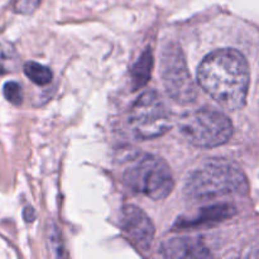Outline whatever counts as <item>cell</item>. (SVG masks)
I'll return each mask as SVG.
<instances>
[{"label":"cell","instance_id":"1","mask_svg":"<svg viewBox=\"0 0 259 259\" xmlns=\"http://www.w3.org/2000/svg\"><path fill=\"white\" fill-rule=\"evenodd\" d=\"M197 81L200 88L220 106L238 110L247 103L249 66L239 51L233 48L217 50L200 63Z\"/></svg>","mask_w":259,"mask_h":259},{"label":"cell","instance_id":"2","mask_svg":"<svg viewBox=\"0 0 259 259\" xmlns=\"http://www.w3.org/2000/svg\"><path fill=\"white\" fill-rule=\"evenodd\" d=\"M248 191L247 177L233 162L209 159L191 172L185 184V196L191 201H211Z\"/></svg>","mask_w":259,"mask_h":259},{"label":"cell","instance_id":"3","mask_svg":"<svg viewBox=\"0 0 259 259\" xmlns=\"http://www.w3.org/2000/svg\"><path fill=\"white\" fill-rule=\"evenodd\" d=\"M124 184L131 191L158 201L172 192L175 186L169 166L163 158L144 154L125 169Z\"/></svg>","mask_w":259,"mask_h":259},{"label":"cell","instance_id":"4","mask_svg":"<svg viewBox=\"0 0 259 259\" xmlns=\"http://www.w3.org/2000/svg\"><path fill=\"white\" fill-rule=\"evenodd\" d=\"M180 132L192 146L214 148L227 143L233 134V124L225 114L211 109L189 111L180 120Z\"/></svg>","mask_w":259,"mask_h":259},{"label":"cell","instance_id":"5","mask_svg":"<svg viewBox=\"0 0 259 259\" xmlns=\"http://www.w3.org/2000/svg\"><path fill=\"white\" fill-rule=\"evenodd\" d=\"M129 126L137 138L153 139L171 129V115L156 91H146L133 104Z\"/></svg>","mask_w":259,"mask_h":259},{"label":"cell","instance_id":"6","mask_svg":"<svg viewBox=\"0 0 259 259\" xmlns=\"http://www.w3.org/2000/svg\"><path fill=\"white\" fill-rule=\"evenodd\" d=\"M162 80L166 93L177 103L190 104L196 99L197 89L179 46L171 45L164 50L162 57Z\"/></svg>","mask_w":259,"mask_h":259},{"label":"cell","instance_id":"7","mask_svg":"<svg viewBox=\"0 0 259 259\" xmlns=\"http://www.w3.org/2000/svg\"><path fill=\"white\" fill-rule=\"evenodd\" d=\"M120 224L121 229L137 247L143 250L151 247L154 238V227L143 210L134 205L124 206Z\"/></svg>","mask_w":259,"mask_h":259},{"label":"cell","instance_id":"8","mask_svg":"<svg viewBox=\"0 0 259 259\" xmlns=\"http://www.w3.org/2000/svg\"><path fill=\"white\" fill-rule=\"evenodd\" d=\"M162 254L168 258H207L211 253L202 240L182 237L167 240L162 245Z\"/></svg>","mask_w":259,"mask_h":259},{"label":"cell","instance_id":"9","mask_svg":"<svg viewBox=\"0 0 259 259\" xmlns=\"http://www.w3.org/2000/svg\"><path fill=\"white\" fill-rule=\"evenodd\" d=\"M237 210L235 206L230 204H217L212 206L205 207L202 209L196 217L190 219L189 222H180L181 228H190V227H199V225H209L215 224V223L224 222L229 219L233 215H235Z\"/></svg>","mask_w":259,"mask_h":259},{"label":"cell","instance_id":"10","mask_svg":"<svg viewBox=\"0 0 259 259\" xmlns=\"http://www.w3.org/2000/svg\"><path fill=\"white\" fill-rule=\"evenodd\" d=\"M152 66H153V56L151 51L146 50L132 68V81L134 89L142 88L148 82L151 78Z\"/></svg>","mask_w":259,"mask_h":259},{"label":"cell","instance_id":"11","mask_svg":"<svg viewBox=\"0 0 259 259\" xmlns=\"http://www.w3.org/2000/svg\"><path fill=\"white\" fill-rule=\"evenodd\" d=\"M24 73L32 82L38 86H46L52 81V71L37 62H27L24 65Z\"/></svg>","mask_w":259,"mask_h":259},{"label":"cell","instance_id":"12","mask_svg":"<svg viewBox=\"0 0 259 259\" xmlns=\"http://www.w3.org/2000/svg\"><path fill=\"white\" fill-rule=\"evenodd\" d=\"M3 94H4L5 99L13 105H20L23 103V91L22 88L15 81H8L4 83L3 88Z\"/></svg>","mask_w":259,"mask_h":259},{"label":"cell","instance_id":"13","mask_svg":"<svg viewBox=\"0 0 259 259\" xmlns=\"http://www.w3.org/2000/svg\"><path fill=\"white\" fill-rule=\"evenodd\" d=\"M40 0H13V7L17 13L20 14H30L34 12Z\"/></svg>","mask_w":259,"mask_h":259},{"label":"cell","instance_id":"14","mask_svg":"<svg viewBox=\"0 0 259 259\" xmlns=\"http://www.w3.org/2000/svg\"><path fill=\"white\" fill-rule=\"evenodd\" d=\"M23 215H24V219L27 220V222H33L35 218L34 210H33L32 207H27V209L24 210V214Z\"/></svg>","mask_w":259,"mask_h":259}]
</instances>
